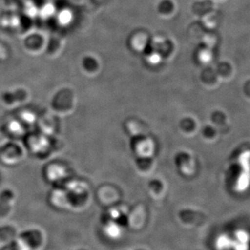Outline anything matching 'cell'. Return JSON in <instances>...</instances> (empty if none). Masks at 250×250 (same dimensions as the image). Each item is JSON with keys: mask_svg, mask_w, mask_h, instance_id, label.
<instances>
[{"mask_svg": "<svg viewBox=\"0 0 250 250\" xmlns=\"http://www.w3.org/2000/svg\"><path fill=\"white\" fill-rule=\"evenodd\" d=\"M17 238L26 250H41L45 246V233L39 229L24 230L18 233Z\"/></svg>", "mask_w": 250, "mask_h": 250, "instance_id": "1", "label": "cell"}, {"mask_svg": "<svg viewBox=\"0 0 250 250\" xmlns=\"http://www.w3.org/2000/svg\"><path fill=\"white\" fill-rule=\"evenodd\" d=\"M147 38L143 34H138L131 41V45L136 51H143L147 45Z\"/></svg>", "mask_w": 250, "mask_h": 250, "instance_id": "2", "label": "cell"}, {"mask_svg": "<svg viewBox=\"0 0 250 250\" xmlns=\"http://www.w3.org/2000/svg\"><path fill=\"white\" fill-rule=\"evenodd\" d=\"M198 59L202 63L207 64L213 59V52L210 48H205L200 50L198 53Z\"/></svg>", "mask_w": 250, "mask_h": 250, "instance_id": "3", "label": "cell"}, {"mask_svg": "<svg viewBox=\"0 0 250 250\" xmlns=\"http://www.w3.org/2000/svg\"><path fill=\"white\" fill-rule=\"evenodd\" d=\"M0 250H26L18 238L0 246Z\"/></svg>", "mask_w": 250, "mask_h": 250, "instance_id": "4", "label": "cell"}, {"mask_svg": "<svg viewBox=\"0 0 250 250\" xmlns=\"http://www.w3.org/2000/svg\"><path fill=\"white\" fill-rule=\"evenodd\" d=\"M146 60H147L148 63L150 64V65H156L160 63L161 61H162V57L158 52H154L147 55Z\"/></svg>", "mask_w": 250, "mask_h": 250, "instance_id": "5", "label": "cell"}]
</instances>
